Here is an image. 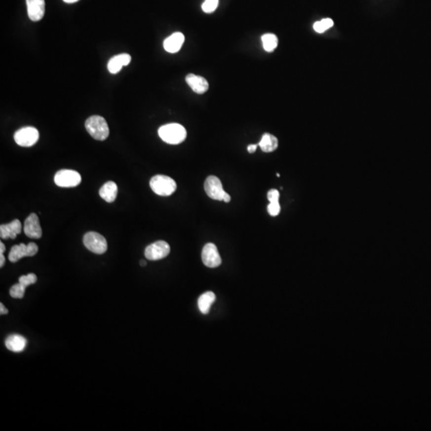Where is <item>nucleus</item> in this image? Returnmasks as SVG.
<instances>
[{
    "mask_svg": "<svg viewBox=\"0 0 431 431\" xmlns=\"http://www.w3.org/2000/svg\"><path fill=\"white\" fill-rule=\"evenodd\" d=\"M158 135L163 142L170 145H178L186 140L187 132L183 125L171 123L160 127Z\"/></svg>",
    "mask_w": 431,
    "mask_h": 431,
    "instance_id": "1",
    "label": "nucleus"
},
{
    "mask_svg": "<svg viewBox=\"0 0 431 431\" xmlns=\"http://www.w3.org/2000/svg\"><path fill=\"white\" fill-rule=\"evenodd\" d=\"M85 129L94 139L104 141L110 134L108 124L104 118L94 115L85 121Z\"/></svg>",
    "mask_w": 431,
    "mask_h": 431,
    "instance_id": "2",
    "label": "nucleus"
},
{
    "mask_svg": "<svg viewBox=\"0 0 431 431\" xmlns=\"http://www.w3.org/2000/svg\"><path fill=\"white\" fill-rule=\"evenodd\" d=\"M150 188L159 196H170L177 190V183L171 177L165 175H157L152 177Z\"/></svg>",
    "mask_w": 431,
    "mask_h": 431,
    "instance_id": "3",
    "label": "nucleus"
},
{
    "mask_svg": "<svg viewBox=\"0 0 431 431\" xmlns=\"http://www.w3.org/2000/svg\"><path fill=\"white\" fill-rule=\"evenodd\" d=\"M83 243L85 248L95 254H103L107 251L106 238L95 232H90L84 235Z\"/></svg>",
    "mask_w": 431,
    "mask_h": 431,
    "instance_id": "4",
    "label": "nucleus"
},
{
    "mask_svg": "<svg viewBox=\"0 0 431 431\" xmlns=\"http://www.w3.org/2000/svg\"><path fill=\"white\" fill-rule=\"evenodd\" d=\"M54 182L59 187L71 188L81 183V177L77 171L62 169L54 176Z\"/></svg>",
    "mask_w": 431,
    "mask_h": 431,
    "instance_id": "5",
    "label": "nucleus"
},
{
    "mask_svg": "<svg viewBox=\"0 0 431 431\" xmlns=\"http://www.w3.org/2000/svg\"><path fill=\"white\" fill-rule=\"evenodd\" d=\"M15 142L23 147H31L34 146L39 138L38 129L32 126L21 128L17 130L14 135Z\"/></svg>",
    "mask_w": 431,
    "mask_h": 431,
    "instance_id": "6",
    "label": "nucleus"
},
{
    "mask_svg": "<svg viewBox=\"0 0 431 431\" xmlns=\"http://www.w3.org/2000/svg\"><path fill=\"white\" fill-rule=\"evenodd\" d=\"M170 252V246L164 240H158L147 246L145 256L150 261H159L165 258Z\"/></svg>",
    "mask_w": 431,
    "mask_h": 431,
    "instance_id": "7",
    "label": "nucleus"
},
{
    "mask_svg": "<svg viewBox=\"0 0 431 431\" xmlns=\"http://www.w3.org/2000/svg\"><path fill=\"white\" fill-rule=\"evenodd\" d=\"M39 247L36 243L31 242L28 244H20L13 246L9 252V261L12 263L18 262L20 259L26 256H34L37 254Z\"/></svg>",
    "mask_w": 431,
    "mask_h": 431,
    "instance_id": "8",
    "label": "nucleus"
},
{
    "mask_svg": "<svg viewBox=\"0 0 431 431\" xmlns=\"http://www.w3.org/2000/svg\"><path fill=\"white\" fill-rule=\"evenodd\" d=\"M204 190L209 197L217 200H223L224 196L226 193L224 190L221 180L215 176L207 177L206 181L204 182Z\"/></svg>",
    "mask_w": 431,
    "mask_h": 431,
    "instance_id": "9",
    "label": "nucleus"
},
{
    "mask_svg": "<svg viewBox=\"0 0 431 431\" xmlns=\"http://www.w3.org/2000/svg\"><path fill=\"white\" fill-rule=\"evenodd\" d=\"M201 259L204 265L211 269L220 266L222 262L217 246L213 243H208L204 245L201 252Z\"/></svg>",
    "mask_w": 431,
    "mask_h": 431,
    "instance_id": "10",
    "label": "nucleus"
},
{
    "mask_svg": "<svg viewBox=\"0 0 431 431\" xmlns=\"http://www.w3.org/2000/svg\"><path fill=\"white\" fill-rule=\"evenodd\" d=\"M23 230L28 237L32 239L42 237V228L40 226L39 219L36 213H32L26 219Z\"/></svg>",
    "mask_w": 431,
    "mask_h": 431,
    "instance_id": "11",
    "label": "nucleus"
},
{
    "mask_svg": "<svg viewBox=\"0 0 431 431\" xmlns=\"http://www.w3.org/2000/svg\"><path fill=\"white\" fill-rule=\"evenodd\" d=\"M27 14L32 21L38 22L45 14V0H26Z\"/></svg>",
    "mask_w": 431,
    "mask_h": 431,
    "instance_id": "12",
    "label": "nucleus"
},
{
    "mask_svg": "<svg viewBox=\"0 0 431 431\" xmlns=\"http://www.w3.org/2000/svg\"><path fill=\"white\" fill-rule=\"evenodd\" d=\"M186 81L193 91L196 94H204L209 88V84L204 77L200 75L189 74L186 76Z\"/></svg>",
    "mask_w": 431,
    "mask_h": 431,
    "instance_id": "13",
    "label": "nucleus"
},
{
    "mask_svg": "<svg viewBox=\"0 0 431 431\" xmlns=\"http://www.w3.org/2000/svg\"><path fill=\"white\" fill-rule=\"evenodd\" d=\"M185 42V36L181 32H176L165 39L163 42V46L167 52L174 54L181 50Z\"/></svg>",
    "mask_w": 431,
    "mask_h": 431,
    "instance_id": "14",
    "label": "nucleus"
},
{
    "mask_svg": "<svg viewBox=\"0 0 431 431\" xmlns=\"http://www.w3.org/2000/svg\"><path fill=\"white\" fill-rule=\"evenodd\" d=\"M131 62V56L129 54H120L113 57L109 61L107 64L109 72L111 74L118 73L121 68L128 65Z\"/></svg>",
    "mask_w": 431,
    "mask_h": 431,
    "instance_id": "15",
    "label": "nucleus"
},
{
    "mask_svg": "<svg viewBox=\"0 0 431 431\" xmlns=\"http://www.w3.org/2000/svg\"><path fill=\"white\" fill-rule=\"evenodd\" d=\"M22 231L21 222L19 220H14L11 223L1 225L0 226V236L2 239H15L17 235Z\"/></svg>",
    "mask_w": 431,
    "mask_h": 431,
    "instance_id": "16",
    "label": "nucleus"
},
{
    "mask_svg": "<svg viewBox=\"0 0 431 431\" xmlns=\"http://www.w3.org/2000/svg\"><path fill=\"white\" fill-rule=\"evenodd\" d=\"M5 344L8 350L13 352H21L25 349L27 341L20 335H11L6 339Z\"/></svg>",
    "mask_w": 431,
    "mask_h": 431,
    "instance_id": "17",
    "label": "nucleus"
},
{
    "mask_svg": "<svg viewBox=\"0 0 431 431\" xmlns=\"http://www.w3.org/2000/svg\"><path fill=\"white\" fill-rule=\"evenodd\" d=\"M99 195L107 202H114L118 195L117 185L114 181H108L101 188Z\"/></svg>",
    "mask_w": 431,
    "mask_h": 431,
    "instance_id": "18",
    "label": "nucleus"
},
{
    "mask_svg": "<svg viewBox=\"0 0 431 431\" xmlns=\"http://www.w3.org/2000/svg\"><path fill=\"white\" fill-rule=\"evenodd\" d=\"M258 146L261 147L263 152H273L278 147V140L273 134L266 133L263 135L261 142H259Z\"/></svg>",
    "mask_w": 431,
    "mask_h": 431,
    "instance_id": "19",
    "label": "nucleus"
},
{
    "mask_svg": "<svg viewBox=\"0 0 431 431\" xmlns=\"http://www.w3.org/2000/svg\"><path fill=\"white\" fill-rule=\"evenodd\" d=\"M216 296L213 292H207L202 294L198 299V307L200 313L208 314L210 311L211 305L215 302Z\"/></svg>",
    "mask_w": 431,
    "mask_h": 431,
    "instance_id": "20",
    "label": "nucleus"
},
{
    "mask_svg": "<svg viewBox=\"0 0 431 431\" xmlns=\"http://www.w3.org/2000/svg\"><path fill=\"white\" fill-rule=\"evenodd\" d=\"M263 46L267 52H273L278 45V39L274 34H265L261 38Z\"/></svg>",
    "mask_w": 431,
    "mask_h": 431,
    "instance_id": "21",
    "label": "nucleus"
},
{
    "mask_svg": "<svg viewBox=\"0 0 431 431\" xmlns=\"http://www.w3.org/2000/svg\"><path fill=\"white\" fill-rule=\"evenodd\" d=\"M334 22L331 19H323L321 21L315 22L313 25L314 32L317 33H323L333 27Z\"/></svg>",
    "mask_w": 431,
    "mask_h": 431,
    "instance_id": "22",
    "label": "nucleus"
},
{
    "mask_svg": "<svg viewBox=\"0 0 431 431\" xmlns=\"http://www.w3.org/2000/svg\"><path fill=\"white\" fill-rule=\"evenodd\" d=\"M25 291V286H23L20 283H16L15 285L12 286L11 290H10V295H11L12 298L22 299L24 296Z\"/></svg>",
    "mask_w": 431,
    "mask_h": 431,
    "instance_id": "23",
    "label": "nucleus"
},
{
    "mask_svg": "<svg viewBox=\"0 0 431 431\" xmlns=\"http://www.w3.org/2000/svg\"><path fill=\"white\" fill-rule=\"evenodd\" d=\"M37 281V276L34 273H30L28 275H22L19 277V283H22L23 286L26 287L27 286L32 285L34 283H36Z\"/></svg>",
    "mask_w": 431,
    "mask_h": 431,
    "instance_id": "24",
    "label": "nucleus"
},
{
    "mask_svg": "<svg viewBox=\"0 0 431 431\" xmlns=\"http://www.w3.org/2000/svg\"><path fill=\"white\" fill-rule=\"evenodd\" d=\"M219 0H205L202 4V10L204 12L213 13L216 11L218 6Z\"/></svg>",
    "mask_w": 431,
    "mask_h": 431,
    "instance_id": "25",
    "label": "nucleus"
},
{
    "mask_svg": "<svg viewBox=\"0 0 431 431\" xmlns=\"http://www.w3.org/2000/svg\"><path fill=\"white\" fill-rule=\"evenodd\" d=\"M268 212L273 217H275L279 214L280 213V205H279V201L278 202H270L268 206Z\"/></svg>",
    "mask_w": 431,
    "mask_h": 431,
    "instance_id": "26",
    "label": "nucleus"
},
{
    "mask_svg": "<svg viewBox=\"0 0 431 431\" xmlns=\"http://www.w3.org/2000/svg\"><path fill=\"white\" fill-rule=\"evenodd\" d=\"M279 198V193L278 190H271L268 193V199L270 202H278Z\"/></svg>",
    "mask_w": 431,
    "mask_h": 431,
    "instance_id": "27",
    "label": "nucleus"
},
{
    "mask_svg": "<svg viewBox=\"0 0 431 431\" xmlns=\"http://www.w3.org/2000/svg\"><path fill=\"white\" fill-rule=\"evenodd\" d=\"M256 148H257V145H249L248 146V153L253 154V153L256 152Z\"/></svg>",
    "mask_w": 431,
    "mask_h": 431,
    "instance_id": "28",
    "label": "nucleus"
},
{
    "mask_svg": "<svg viewBox=\"0 0 431 431\" xmlns=\"http://www.w3.org/2000/svg\"><path fill=\"white\" fill-rule=\"evenodd\" d=\"M0 313H1V314H6L8 313V311L5 308L4 305L2 303L0 304Z\"/></svg>",
    "mask_w": 431,
    "mask_h": 431,
    "instance_id": "29",
    "label": "nucleus"
},
{
    "mask_svg": "<svg viewBox=\"0 0 431 431\" xmlns=\"http://www.w3.org/2000/svg\"><path fill=\"white\" fill-rule=\"evenodd\" d=\"M223 200L225 202L229 203L230 200H231V196L229 195L227 193H225V196H224Z\"/></svg>",
    "mask_w": 431,
    "mask_h": 431,
    "instance_id": "30",
    "label": "nucleus"
},
{
    "mask_svg": "<svg viewBox=\"0 0 431 431\" xmlns=\"http://www.w3.org/2000/svg\"><path fill=\"white\" fill-rule=\"evenodd\" d=\"M5 264V257L3 254H0V267L2 268Z\"/></svg>",
    "mask_w": 431,
    "mask_h": 431,
    "instance_id": "31",
    "label": "nucleus"
},
{
    "mask_svg": "<svg viewBox=\"0 0 431 431\" xmlns=\"http://www.w3.org/2000/svg\"><path fill=\"white\" fill-rule=\"evenodd\" d=\"M6 250V248H5V245L3 244L2 242L0 243V254H3V252Z\"/></svg>",
    "mask_w": 431,
    "mask_h": 431,
    "instance_id": "32",
    "label": "nucleus"
},
{
    "mask_svg": "<svg viewBox=\"0 0 431 431\" xmlns=\"http://www.w3.org/2000/svg\"><path fill=\"white\" fill-rule=\"evenodd\" d=\"M65 2H67V3H74V2H78V1H79V0H63Z\"/></svg>",
    "mask_w": 431,
    "mask_h": 431,
    "instance_id": "33",
    "label": "nucleus"
},
{
    "mask_svg": "<svg viewBox=\"0 0 431 431\" xmlns=\"http://www.w3.org/2000/svg\"><path fill=\"white\" fill-rule=\"evenodd\" d=\"M140 265H141V266L142 267L146 266V261H141V262H140Z\"/></svg>",
    "mask_w": 431,
    "mask_h": 431,
    "instance_id": "34",
    "label": "nucleus"
}]
</instances>
